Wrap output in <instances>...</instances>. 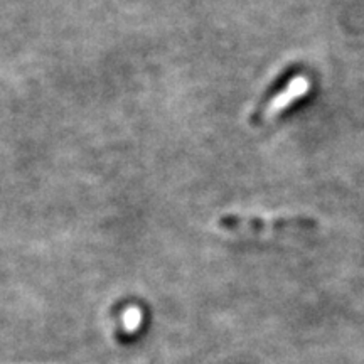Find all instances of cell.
Returning a JSON list of instances; mask_svg holds the SVG:
<instances>
[{"label":"cell","instance_id":"2","mask_svg":"<svg viewBox=\"0 0 364 364\" xmlns=\"http://www.w3.org/2000/svg\"><path fill=\"white\" fill-rule=\"evenodd\" d=\"M309 88H311V83H309L306 76H295V78L289 81V85H287L284 90L279 91V93L262 108V112L258 113L257 117L258 124L270 122L272 118L279 117L280 113H284L287 108L290 107V105H294L297 100L302 98L309 91Z\"/></svg>","mask_w":364,"mask_h":364},{"label":"cell","instance_id":"3","mask_svg":"<svg viewBox=\"0 0 364 364\" xmlns=\"http://www.w3.org/2000/svg\"><path fill=\"white\" fill-rule=\"evenodd\" d=\"M140 321H142V314H140L139 309L130 307L129 311L125 312V316H124V326H125V329L129 331V332H134L135 329H139Z\"/></svg>","mask_w":364,"mask_h":364},{"label":"cell","instance_id":"1","mask_svg":"<svg viewBox=\"0 0 364 364\" xmlns=\"http://www.w3.org/2000/svg\"><path fill=\"white\" fill-rule=\"evenodd\" d=\"M221 228L231 233H243V235H268L273 231H285V230H307V228L316 226V221L311 218H247V216H226L221 220Z\"/></svg>","mask_w":364,"mask_h":364}]
</instances>
